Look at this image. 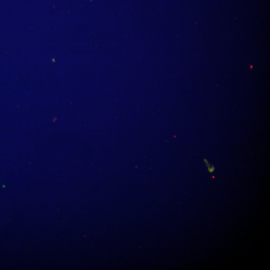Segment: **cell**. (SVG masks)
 <instances>
[{
  "instance_id": "1",
  "label": "cell",
  "mask_w": 270,
  "mask_h": 270,
  "mask_svg": "<svg viewBox=\"0 0 270 270\" xmlns=\"http://www.w3.org/2000/svg\"><path fill=\"white\" fill-rule=\"evenodd\" d=\"M204 161L206 162V166H208V170L209 171V172H212L214 170V166L212 165H210L206 160L204 159Z\"/></svg>"
}]
</instances>
